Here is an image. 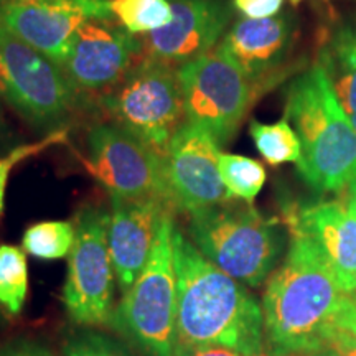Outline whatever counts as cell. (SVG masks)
<instances>
[{
	"label": "cell",
	"instance_id": "cb8c5ba5",
	"mask_svg": "<svg viewBox=\"0 0 356 356\" xmlns=\"http://www.w3.org/2000/svg\"><path fill=\"white\" fill-rule=\"evenodd\" d=\"M68 139V129L61 127L56 129V131H51L50 134L40 139L37 142H32V144H24L15 147V149L10 150L7 155H3L0 159V215L3 211V202H6V190H7V184H8V177L13 168H15L19 163L24 162V160L35 157V155L44 152L50 147L60 145L66 142Z\"/></svg>",
	"mask_w": 356,
	"mask_h": 356
},
{
	"label": "cell",
	"instance_id": "ba28073f",
	"mask_svg": "<svg viewBox=\"0 0 356 356\" xmlns=\"http://www.w3.org/2000/svg\"><path fill=\"white\" fill-rule=\"evenodd\" d=\"M74 244L68 256L63 304L83 327L109 325L114 312V266L109 252V213L81 208L74 218Z\"/></svg>",
	"mask_w": 356,
	"mask_h": 356
},
{
	"label": "cell",
	"instance_id": "f1b7e54d",
	"mask_svg": "<svg viewBox=\"0 0 356 356\" xmlns=\"http://www.w3.org/2000/svg\"><path fill=\"white\" fill-rule=\"evenodd\" d=\"M332 348H335L343 356H356V338L348 332H340V335L333 341Z\"/></svg>",
	"mask_w": 356,
	"mask_h": 356
},
{
	"label": "cell",
	"instance_id": "5bb4252c",
	"mask_svg": "<svg viewBox=\"0 0 356 356\" xmlns=\"http://www.w3.org/2000/svg\"><path fill=\"white\" fill-rule=\"evenodd\" d=\"M233 7L229 0H175L170 24L140 37L142 55L177 68L207 55L228 32Z\"/></svg>",
	"mask_w": 356,
	"mask_h": 356
},
{
	"label": "cell",
	"instance_id": "277c9868",
	"mask_svg": "<svg viewBox=\"0 0 356 356\" xmlns=\"http://www.w3.org/2000/svg\"><path fill=\"white\" fill-rule=\"evenodd\" d=\"M188 236L218 269L249 287L269 279L284 249L277 218H267L252 204L231 200L190 211Z\"/></svg>",
	"mask_w": 356,
	"mask_h": 356
},
{
	"label": "cell",
	"instance_id": "3957f363",
	"mask_svg": "<svg viewBox=\"0 0 356 356\" xmlns=\"http://www.w3.org/2000/svg\"><path fill=\"white\" fill-rule=\"evenodd\" d=\"M284 118L300 139L302 180L318 193L345 190L356 172V131L317 61L289 84Z\"/></svg>",
	"mask_w": 356,
	"mask_h": 356
},
{
	"label": "cell",
	"instance_id": "7c38bea8",
	"mask_svg": "<svg viewBox=\"0 0 356 356\" xmlns=\"http://www.w3.org/2000/svg\"><path fill=\"white\" fill-rule=\"evenodd\" d=\"M297 42V22L292 13L267 19L236 20L218 47L228 55L261 95L297 74L300 66L291 60Z\"/></svg>",
	"mask_w": 356,
	"mask_h": 356
},
{
	"label": "cell",
	"instance_id": "4316f807",
	"mask_svg": "<svg viewBox=\"0 0 356 356\" xmlns=\"http://www.w3.org/2000/svg\"><path fill=\"white\" fill-rule=\"evenodd\" d=\"M0 356H55L47 346L30 340H15L0 346Z\"/></svg>",
	"mask_w": 356,
	"mask_h": 356
},
{
	"label": "cell",
	"instance_id": "4dcf8cb0",
	"mask_svg": "<svg viewBox=\"0 0 356 356\" xmlns=\"http://www.w3.org/2000/svg\"><path fill=\"white\" fill-rule=\"evenodd\" d=\"M345 198H346L345 200L346 208H348V210L356 216V172H355L353 178L350 180V184L346 185Z\"/></svg>",
	"mask_w": 356,
	"mask_h": 356
},
{
	"label": "cell",
	"instance_id": "d4e9b609",
	"mask_svg": "<svg viewBox=\"0 0 356 356\" xmlns=\"http://www.w3.org/2000/svg\"><path fill=\"white\" fill-rule=\"evenodd\" d=\"M65 356H134L121 341L97 332H79L71 335L63 346Z\"/></svg>",
	"mask_w": 356,
	"mask_h": 356
},
{
	"label": "cell",
	"instance_id": "d590c367",
	"mask_svg": "<svg viewBox=\"0 0 356 356\" xmlns=\"http://www.w3.org/2000/svg\"><path fill=\"white\" fill-rule=\"evenodd\" d=\"M0 320H2V305H0Z\"/></svg>",
	"mask_w": 356,
	"mask_h": 356
},
{
	"label": "cell",
	"instance_id": "484cf974",
	"mask_svg": "<svg viewBox=\"0 0 356 356\" xmlns=\"http://www.w3.org/2000/svg\"><path fill=\"white\" fill-rule=\"evenodd\" d=\"M284 0H233L234 8L249 19H267L280 13Z\"/></svg>",
	"mask_w": 356,
	"mask_h": 356
},
{
	"label": "cell",
	"instance_id": "836d02e7",
	"mask_svg": "<svg viewBox=\"0 0 356 356\" xmlns=\"http://www.w3.org/2000/svg\"><path fill=\"white\" fill-rule=\"evenodd\" d=\"M351 299H353V300L356 302V282H355V287H353V291H351Z\"/></svg>",
	"mask_w": 356,
	"mask_h": 356
},
{
	"label": "cell",
	"instance_id": "9c48e42d",
	"mask_svg": "<svg viewBox=\"0 0 356 356\" xmlns=\"http://www.w3.org/2000/svg\"><path fill=\"white\" fill-rule=\"evenodd\" d=\"M76 89L65 70L7 33L0 43V97L35 127H53L74 109Z\"/></svg>",
	"mask_w": 356,
	"mask_h": 356
},
{
	"label": "cell",
	"instance_id": "9a60e30c",
	"mask_svg": "<svg viewBox=\"0 0 356 356\" xmlns=\"http://www.w3.org/2000/svg\"><path fill=\"white\" fill-rule=\"evenodd\" d=\"M139 53L140 37L124 26L92 20L74 33L61 68L76 91H109L126 76Z\"/></svg>",
	"mask_w": 356,
	"mask_h": 356
},
{
	"label": "cell",
	"instance_id": "4fadbf2b",
	"mask_svg": "<svg viewBox=\"0 0 356 356\" xmlns=\"http://www.w3.org/2000/svg\"><path fill=\"white\" fill-rule=\"evenodd\" d=\"M220 144L207 129L184 122L163 154L165 178L177 211H195L233 200L220 175Z\"/></svg>",
	"mask_w": 356,
	"mask_h": 356
},
{
	"label": "cell",
	"instance_id": "5b68a950",
	"mask_svg": "<svg viewBox=\"0 0 356 356\" xmlns=\"http://www.w3.org/2000/svg\"><path fill=\"white\" fill-rule=\"evenodd\" d=\"M175 211H168L144 269L115 307L109 327L142 356H175Z\"/></svg>",
	"mask_w": 356,
	"mask_h": 356
},
{
	"label": "cell",
	"instance_id": "ffe728a7",
	"mask_svg": "<svg viewBox=\"0 0 356 356\" xmlns=\"http://www.w3.org/2000/svg\"><path fill=\"white\" fill-rule=\"evenodd\" d=\"M111 10L121 26L137 37L163 29L173 17L168 0H111Z\"/></svg>",
	"mask_w": 356,
	"mask_h": 356
},
{
	"label": "cell",
	"instance_id": "ac0fdd59",
	"mask_svg": "<svg viewBox=\"0 0 356 356\" xmlns=\"http://www.w3.org/2000/svg\"><path fill=\"white\" fill-rule=\"evenodd\" d=\"M315 61L323 68L338 104L356 131V25L338 22L325 26Z\"/></svg>",
	"mask_w": 356,
	"mask_h": 356
},
{
	"label": "cell",
	"instance_id": "52a82bcc",
	"mask_svg": "<svg viewBox=\"0 0 356 356\" xmlns=\"http://www.w3.org/2000/svg\"><path fill=\"white\" fill-rule=\"evenodd\" d=\"M178 76L185 121L207 129L221 147L229 144L262 96L220 47L178 66Z\"/></svg>",
	"mask_w": 356,
	"mask_h": 356
},
{
	"label": "cell",
	"instance_id": "e575fe53",
	"mask_svg": "<svg viewBox=\"0 0 356 356\" xmlns=\"http://www.w3.org/2000/svg\"><path fill=\"white\" fill-rule=\"evenodd\" d=\"M292 3H299V2H302V0H291Z\"/></svg>",
	"mask_w": 356,
	"mask_h": 356
},
{
	"label": "cell",
	"instance_id": "83f0119b",
	"mask_svg": "<svg viewBox=\"0 0 356 356\" xmlns=\"http://www.w3.org/2000/svg\"><path fill=\"white\" fill-rule=\"evenodd\" d=\"M177 356H267V355L266 353L246 355V353H241V351L225 348V346H203V348L181 351V353H178Z\"/></svg>",
	"mask_w": 356,
	"mask_h": 356
},
{
	"label": "cell",
	"instance_id": "e0dca14e",
	"mask_svg": "<svg viewBox=\"0 0 356 356\" xmlns=\"http://www.w3.org/2000/svg\"><path fill=\"white\" fill-rule=\"evenodd\" d=\"M109 198V252L119 291L124 296L144 269L163 216L172 210L177 211V208L159 198Z\"/></svg>",
	"mask_w": 356,
	"mask_h": 356
},
{
	"label": "cell",
	"instance_id": "1f68e13d",
	"mask_svg": "<svg viewBox=\"0 0 356 356\" xmlns=\"http://www.w3.org/2000/svg\"><path fill=\"white\" fill-rule=\"evenodd\" d=\"M304 356H343V355L338 353L335 348H323V350L314 351V353H309V355H304Z\"/></svg>",
	"mask_w": 356,
	"mask_h": 356
},
{
	"label": "cell",
	"instance_id": "7402d4cb",
	"mask_svg": "<svg viewBox=\"0 0 356 356\" xmlns=\"http://www.w3.org/2000/svg\"><path fill=\"white\" fill-rule=\"evenodd\" d=\"M29 292V266L25 251L12 244L0 246V305L17 317L25 305Z\"/></svg>",
	"mask_w": 356,
	"mask_h": 356
},
{
	"label": "cell",
	"instance_id": "2e32d148",
	"mask_svg": "<svg viewBox=\"0 0 356 356\" xmlns=\"http://www.w3.org/2000/svg\"><path fill=\"white\" fill-rule=\"evenodd\" d=\"M280 213L289 233L309 239L351 296L356 282V216L346 204L284 200Z\"/></svg>",
	"mask_w": 356,
	"mask_h": 356
},
{
	"label": "cell",
	"instance_id": "6da1fadb",
	"mask_svg": "<svg viewBox=\"0 0 356 356\" xmlns=\"http://www.w3.org/2000/svg\"><path fill=\"white\" fill-rule=\"evenodd\" d=\"M289 234L286 259L269 275L262 296L267 356L332 348L353 302L317 248L299 233Z\"/></svg>",
	"mask_w": 356,
	"mask_h": 356
},
{
	"label": "cell",
	"instance_id": "8fae6325",
	"mask_svg": "<svg viewBox=\"0 0 356 356\" xmlns=\"http://www.w3.org/2000/svg\"><path fill=\"white\" fill-rule=\"evenodd\" d=\"M0 15L8 35L60 66L81 25L114 19L111 0H0Z\"/></svg>",
	"mask_w": 356,
	"mask_h": 356
},
{
	"label": "cell",
	"instance_id": "8992f818",
	"mask_svg": "<svg viewBox=\"0 0 356 356\" xmlns=\"http://www.w3.org/2000/svg\"><path fill=\"white\" fill-rule=\"evenodd\" d=\"M114 122L127 129L159 154L185 122L178 68L144 58L102 97Z\"/></svg>",
	"mask_w": 356,
	"mask_h": 356
},
{
	"label": "cell",
	"instance_id": "7a4b0ae2",
	"mask_svg": "<svg viewBox=\"0 0 356 356\" xmlns=\"http://www.w3.org/2000/svg\"><path fill=\"white\" fill-rule=\"evenodd\" d=\"M177 273L175 356L203 346L262 355L261 304L244 284L229 277L198 251L180 228L173 233Z\"/></svg>",
	"mask_w": 356,
	"mask_h": 356
},
{
	"label": "cell",
	"instance_id": "44dd1931",
	"mask_svg": "<svg viewBox=\"0 0 356 356\" xmlns=\"http://www.w3.org/2000/svg\"><path fill=\"white\" fill-rule=\"evenodd\" d=\"M220 175L231 198L252 204L266 184V168L261 162L238 154L220 155Z\"/></svg>",
	"mask_w": 356,
	"mask_h": 356
},
{
	"label": "cell",
	"instance_id": "603a6c76",
	"mask_svg": "<svg viewBox=\"0 0 356 356\" xmlns=\"http://www.w3.org/2000/svg\"><path fill=\"white\" fill-rule=\"evenodd\" d=\"M74 244V225L70 221H40L25 229L22 246L38 259H61L70 256Z\"/></svg>",
	"mask_w": 356,
	"mask_h": 356
},
{
	"label": "cell",
	"instance_id": "30bf717a",
	"mask_svg": "<svg viewBox=\"0 0 356 356\" xmlns=\"http://www.w3.org/2000/svg\"><path fill=\"white\" fill-rule=\"evenodd\" d=\"M86 168L109 197L172 202L163 155L115 122L89 129ZM175 207V204H173Z\"/></svg>",
	"mask_w": 356,
	"mask_h": 356
},
{
	"label": "cell",
	"instance_id": "d6986e66",
	"mask_svg": "<svg viewBox=\"0 0 356 356\" xmlns=\"http://www.w3.org/2000/svg\"><path fill=\"white\" fill-rule=\"evenodd\" d=\"M249 134L257 152L262 155L269 165L277 167L282 163H299L302 155V144L296 129L286 118L274 124H262L251 121Z\"/></svg>",
	"mask_w": 356,
	"mask_h": 356
},
{
	"label": "cell",
	"instance_id": "d6a6232c",
	"mask_svg": "<svg viewBox=\"0 0 356 356\" xmlns=\"http://www.w3.org/2000/svg\"><path fill=\"white\" fill-rule=\"evenodd\" d=\"M7 37V30H6V26H3V24H2V15H0V43L3 42V38Z\"/></svg>",
	"mask_w": 356,
	"mask_h": 356
},
{
	"label": "cell",
	"instance_id": "f546056e",
	"mask_svg": "<svg viewBox=\"0 0 356 356\" xmlns=\"http://www.w3.org/2000/svg\"><path fill=\"white\" fill-rule=\"evenodd\" d=\"M341 330L351 333L356 338V302H351L348 312H346L343 325H341Z\"/></svg>",
	"mask_w": 356,
	"mask_h": 356
}]
</instances>
